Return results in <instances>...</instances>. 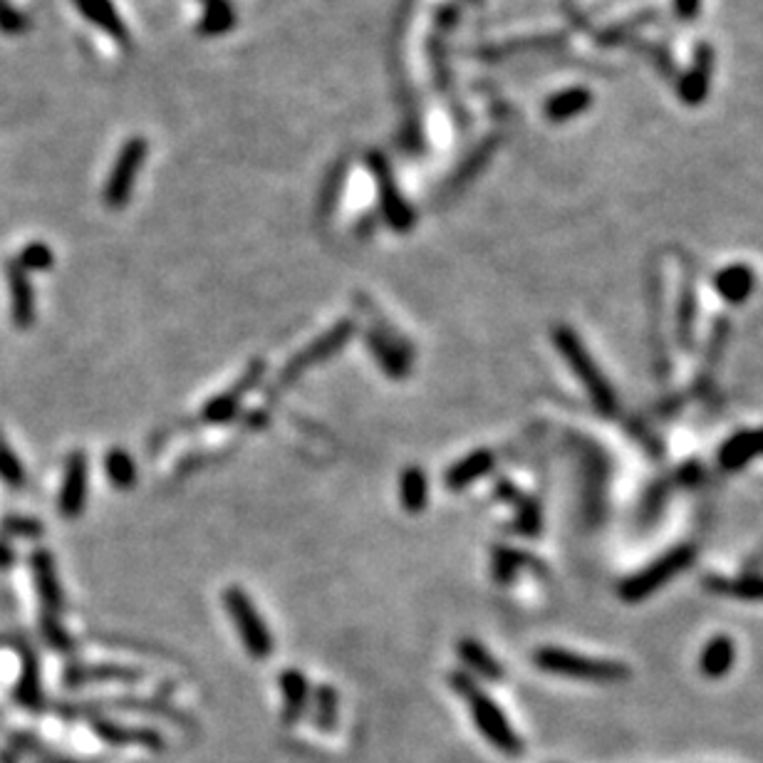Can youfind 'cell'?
I'll use <instances>...</instances> for the list:
<instances>
[{"label":"cell","mask_w":763,"mask_h":763,"mask_svg":"<svg viewBox=\"0 0 763 763\" xmlns=\"http://www.w3.org/2000/svg\"><path fill=\"white\" fill-rule=\"evenodd\" d=\"M449 684L456 694H461V697L466 699L471 716H474L476 729L486 736V741H489L491 746H496L498 751H503V754L508 756L523 754L521 736L513 731L506 714L496 707V702H493L484 689H479V684H476L474 679L466 677L464 672H454L449 677Z\"/></svg>","instance_id":"cell-1"},{"label":"cell","mask_w":763,"mask_h":763,"mask_svg":"<svg viewBox=\"0 0 763 763\" xmlns=\"http://www.w3.org/2000/svg\"><path fill=\"white\" fill-rule=\"evenodd\" d=\"M553 342L558 347L560 355L565 357V362L570 365V370L580 377V382L588 389L590 399H593L595 409L605 417L617 414V394L610 387L607 377L602 375L600 367L595 365V360L590 357V352L585 350L583 340L578 337V332L570 330L568 325H558L553 330Z\"/></svg>","instance_id":"cell-2"},{"label":"cell","mask_w":763,"mask_h":763,"mask_svg":"<svg viewBox=\"0 0 763 763\" xmlns=\"http://www.w3.org/2000/svg\"><path fill=\"white\" fill-rule=\"evenodd\" d=\"M536 667L543 672L560 674V677L583 679L593 684H620L630 679V667L612 659H593L585 654H575L560 647H541L536 654Z\"/></svg>","instance_id":"cell-3"},{"label":"cell","mask_w":763,"mask_h":763,"mask_svg":"<svg viewBox=\"0 0 763 763\" xmlns=\"http://www.w3.org/2000/svg\"><path fill=\"white\" fill-rule=\"evenodd\" d=\"M223 605H226L228 617H231L233 627H236L238 637H241L243 647L253 659H266L273 652V635L268 630L266 620L261 612L256 610L253 600L248 593L238 585H231L223 593Z\"/></svg>","instance_id":"cell-4"},{"label":"cell","mask_w":763,"mask_h":763,"mask_svg":"<svg viewBox=\"0 0 763 763\" xmlns=\"http://www.w3.org/2000/svg\"><path fill=\"white\" fill-rule=\"evenodd\" d=\"M352 337H355V323H352V320H340V323L332 325L323 337L313 340L303 352L290 357V362L283 367V372L278 375V382H275L278 389H288L290 384L298 382L305 372L323 365L330 357H335L337 352L345 350Z\"/></svg>","instance_id":"cell-5"},{"label":"cell","mask_w":763,"mask_h":763,"mask_svg":"<svg viewBox=\"0 0 763 763\" xmlns=\"http://www.w3.org/2000/svg\"><path fill=\"white\" fill-rule=\"evenodd\" d=\"M367 313L372 315V325L367 330V347H370L372 357L377 360V365L382 367L384 375L394 377V380H402L412 370V347L409 342L394 330L382 315H377L375 310L367 308Z\"/></svg>","instance_id":"cell-6"},{"label":"cell","mask_w":763,"mask_h":763,"mask_svg":"<svg viewBox=\"0 0 763 763\" xmlns=\"http://www.w3.org/2000/svg\"><path fill=\"white\" fill-rule=\"evenodd\" d=\"M694 558V550L689 545L682 548L669 550L667 555H662L659 560H654L652 565H647L645 570H640L637 575H630L625 583L620 585V598L625 602H640L647 595H652L654 590H659L662 585H667L669 578H674L677 573H682Z\"/></svg>","instance_id":"cell-7"},{"label":"cell","mask_w":763,"mask_h":763,"mask_svg":"<svg viewBox=\"0 0 763 763\" xmlns=\"http://www.w3.org/2000/svg\"><path fill=\"white\" fill-rule=\"evenodd\" d=\"M147 159V142L142 137H132L117 154V162L112 166V174L107 179L105 201L109 209H124L132 196L134 179Z\"/></svg>","instance_id":"cell-8"},{"label":"cell","mask_w":763,"mask_h":763,"mask_svg":"<svg viewBox=\"0 0 763 763\" xmlns=\"http://www.w3.org/2000/svg\"><path fill=\"white\" fill-rule=\"evenodd\" d=\"M263 375H266V360H253L251 365L246 367L243 377L233 384L231 389L226 392L216 394L214 399H209L204 409H201V422L206 424H228L233 417L238 414V407H241L243 399L248 397L256 384H261Z\"/></svg>","instance_id":"cell-9"},{"label":"cell","mask_w":763,"mask_h":763,"mask_svg":"<svg viewBox=\"0 0 763 763\" xmlns=\"http://www.w3.org/2000/svg\"><path fill=\"white\" fill-rule=\"evenodd\" d=\"M370 169L377 176V189H380V206L382 214L387 218L389 226L399 233L412 231L414 226V211L412 206L404 201V196L399 194V189L394 186L392 171L380 154H370Z\"/></svg>","instance_id":"cell-10"},{"label":"cell","mask_w":763,"mask_h":763,"mask_svg":"<svg viewBox=\"0 0 763 763\" xmlns=\"http://www.w3.org/2000/svg\"><path fill=\"white\" fill-rule=\"evenodd\" d=\"M87 479H90V466H87L85 451H72L67 456L65 476H62L60 496H57V511L62 518L82 516L87 503Z\"/></svg>","instance_id":"cell-11"},{"label":"cell","mask_w":763,"mask_h":763,"mask_svg":"<svg viewBox=\"0 0 763 763\" xmlns=\"http://www.w3.org/2000/svg\"><path fill=\"white\" fill-rule=\"evenodd\" d=\"M714 65H716L714 48H711L709 43H697V48H694L692 67L684 72L677 87L682 102H687L689 107H699L704 100H707L711 77H714Z\"/></svg>","instance_id":"cell-12"},{"label":"cell","mask_w":763,"mask_h":763,"mask_svg":"<svg viewBox=\"0 0 763 763\" xmlns=\"http://www.w3.org/2000/svg\"><path fill=\"white\" fill-rule=\"evenodd\" d=\"M30 573H33V583L35 590H38L43 612L60 615L62 605H65V593H62V585L57 580L53 553L45 548L33 550V555H30Z\"/></svg>","instance_id":"cell-13"},{"label":"cell","mask_w":763,"mask_h":763,"mask_svg":"<svg viewBox=\"0 0 763 763\" xmlns=\"http://www.w3.org/2000/svg\"><path fill=\"white\" fill-rule=\"evenodd\" d=\"M5 278H8L10 285V318H13V325L18 330H30L35 323V293L28 273L13 258L5 266Z\"/></svg>","instance_id":"cell-14"},{"label":"cell","mask_w":763,"mask_h":763,"mask_svg":"<svg viewBox=\"0 0 763 763\" xmlns=\"http://www.w3.org/2000/svg\"><path fill=\"white\" fill-rule=\"evenodd\" d=\"M496 496L503 498V501H511V506L516 508V531L521 536L533 538L541 533L543 528V513H541V503L536 498L526 496L511 484V481H501L496 486Z\"/></svg>","instance_id":"cell-15"},{"label":"cell","mask_w":763,"mask_h":763,"mask_svg":"<svg viewBox=\"0 0 763 763\" xmlns=\"http://www.w3.org/2000/svg\"><path fill=\"white\" fill-rule=\"evenodd\" d=\"M496 459H493V451L489 449H476L471 454H466L464 459H459L456 464L449 466V471L444 474V484L449 491H464L469 489L474 481L484 479L486 474L493 469Z\"/></svg>","instance_id":"cell-16"},{"label":"cell","mask_w":763,"mask_h":763,"mask_svg":"<svg viewBox=\"0 0 763 763\" xmlns=\"http://www.w3.org/2000/svg\"><path fill=\"white\" fill-rule=\"evenodd\" d=\"M142 672L129 667H114V664H70L65 672V682L70 687L82 684H105V682H137Z\"/></svg>","instance_id":"cell-17"},{"label":"cell","mask_w":763,"mask_h":763,"mask_svg":"<svg viewBox=\"0 0 763 763\" xmlns=\"http://www.w3.org/2000/svg\"><path fill=\"white\" fill-rule=\"evenodd\" d=\"M756 454H763V429H751V432H739L731 436L721 446L719 464L729 471L744 469Z\"/></svg>","instance_id":"cell-18"},{"label":"cell","mask_w":763,"mask_h":763,"mask_svg":"<svg viewBox=\"0 0 763 763\" xmlns=\"http://www.w3.org/2000/svg\"><path fill=\"white\" fill-rule=\"evenodd\" d=\"M593 107V92L588 87H568L563 92H555L548 102H545V117L550 122L560 124L568 119L580 117Z\"/></svg>","instance_id":"cell-19"},{"label":"cell","mask_w":763,"mask_h":763,"mask_svg":"<svg viewBox=\"0 0 763 763\" xmlns=\"http://www.w3.org/2000/svg\"><path fill=\"white\" fill-rule=\"evenodd\" d=\"M75 5L92 25L105 30L109 38H114L122 45L129 43V30L124 25V20L119 18L117 10H114L112 0H75Z\"/></svg>","instance_id":"cell-20"},{"label":"cell","mask_w":763,"mask_h":763,"mask_svg":"<svg viewBox=\"0 0 763 763\" xmlns=\"http://www.w3.org/2000/svg\"><path fill=\"white\" fill-rule=\"evenodd\" d=\"M754 271H751L746 263H734V266H726L724 271L716 273L714 278V288L726 303H744L746 298L754 290Z\"/></svg>","instance_id":"cell-21"},{"label":"cell","mask_w":763,"mask_h":763,"mask_svg":"<svg viewBox=\"0 0 763 763\" xmlns=\"http://www.w3.org/2000/svg\"><path fill=\"white\" fill-rule=\"evenodd\" d=\"M280 692H283L285 707H283V721L285 724H295L308 707V679L298 669H288V672L280 674Z\"/></svg>","instance_id":"cell-22"},{"label":"cell","mask_w":763,"mask_h":763,"mask_svg":"<svg viewBox=\"0 0 763 763\" xmlns=\"http://www.w3.org/2000/svg\"><path fill=\"white\" fill-rule=\"evenodd\" d=\"M523 568L541 570V560L533 555L523 553V550L513 548H493L491 553V573L498 585H511V580L521 573Z\"/></svg>","instance_id":"cell-23"},{"label":"cell","mask_w":763,"mask_h":763,"mask_svg":"<svg viewBox=\"0 0 763 763\" xmlns=\"http://www.w3.org/2000/svg\"><path fill=\"white\" fill-rule=\"evenodd\" d=\"M456 652H459L461 662L469 669H474L481 679H489V682H501L503 679V667L481 642L466 637V640H461L459 645H456Z\"/></svg>","instance_id":"cell-24"},{"label":"cell","mask_w":763,"mask_h":763,"mask_svg":"<svg viewBox=\"0 0 763 763\" xmlns=\"http://www.w3.org/2000/svg\"><path fill=\"white\" fill-rule=\"evenodd\" d=\"M15 699L25 709L43 707V687H40V667L38 659L30 650H23V667H20L18 687H15Z\"/></svg>","instance_id":"cell-25"},{"label":"cell","mask_w":763,"mask_h":763,"mask_svg":"<svg viewBox=\"0 0 763 763\" xmlns=\"http://www.w3.org/2000/svg\"><path fill=\"white\" fill-rule=\"evenodd\" d=\"M399 501L407 513H422L429 501V484L427 474L419 466H407L399 476Z\"/></svg>","instance_id":"cell-26"},{"label":"cell","mask_w":763,"mask_h":763,"mask_svg":"<svg viewBox=\"0 0 763 763\" xmlns=\"http://www.w3.org/2000/svg\"><path fill=\"white\" fill-rule=\"evenodd\" d=\"M734 652H736L734 642H731L726 635L711 637L709 645L704 647L702 652V662H699L704 677L709 679L724 677V674L734 667Z\"/></svg>","instance_id":"cell-27"},{"label":"cell","mask_w":763,"mask_h":763,"mask_svg":"<svg viewBox=\"0 0 763 763\" xmlns=\"http://www.w3.org/2000/svg\"><path fill=\"white\" fill-rule=\"evenodd\" d=\"M704 588L711 590V593L731 595V598L756 602V600H763V575H746V578H736V580L707 575V578H704Z\"/></svg>","instance_id":"cell-28"},{"label":"cell","mask_w":763,"mask_h":763,"mask_svg":"<svg viewBox=\"0 0 763 763\" xmlns=\"http://www.w3.org/2000/svg\"><path fill=\"white\" fill-rule=\"evenodd\" d=\"M204 3V18L199 23V33L206 38L223 35L236 25V15L228 0H201Z\"/></svg>","instance_id":"cell-29"},{"label":"cell","mask_w":763,"mask_h":763,"mask_svg":"<svg viewBox=\"0 0 763 763\" xmlns=\"http://www.w3.org/2000/svg\"><path fill=\"white\" fill-rule=\"evenodd\" d=\"M105 471L109 484L117 491H129L137 484V466L124 449H112L105 456Z\"/></svg>","instance_id":"cell-30"},{"label":"cell","mask_w":763,"mask_h":763,"mask_svg":"<svg viewBox=\"0 0 763 763\" xmlns=\"http://www.w3.org/2000/svg\"><path fill=\"white\" fill-rule=\"evenodd\" d=\"M97 734L105 736L107 741H112V744H142V746H152V749H159V736L152 734V731H134V729H122V726H114V724H100L97 721L95 724Z\"/></svg>","instance_id":"cell-31"},{"label":"cell","mask_w":763,"mask_h":763,"mask_svg":"<svg viewBox=\"0 0 763 763\" xmlns=\"http://www.w3.org/2000/svg\"><path fill=\"white\" fill-rule=\"evenodd\" d=\"M15 261L20 263V268H23L25 273H45L50 271V268L55 266V256L53 251L48 248V243H28V246L20 251V256L15 258Z\"/></svg>","instance_id":"cell-32"},{"label":"cell","mask_w":763,"mask_h":763,"mask_svg":"<svg viewBox=\"0 0 763 763\" xmlns=\"http://www.w3.org/2000/svg\"><path fill=\"white\" fill-rule=\"evenodd\" d=\"M315 699V726L323 731H330L337 721V692L332 687H323L315 689L313 694Z\"/></svg>","instance_id":"cell-33"},{"label":"cell","mask_w":763,"mask_h":763,"mask_svg":"<svg viewBox=\"0 0 763 763\" xmlns=\"http://www.w3.org/2000/svg\"><path fill=\"white\" fill-rule=\"evenodd\" d=\"M0 479L10 486V489H23L25 484V469L15 451L10 449L8 441L0 436Z\"/></svg>","instance_id":"cell-34"},{"label":"cell","mask_w":763,"mask_h":763,"mask_svg":"<svg viewBox=\"0 0 763 763\" xmlns=\"http://www.w3.org/2000/svg\"><path fill=\"white\" fill-rule=\"evenodd\" d=\"M40 632H43L45 642L57 652H72V637L67 635V630L62 627V622L57 620V615H48V612H40Z\"/></svg>","instance_id":"cell-35"},{"label":"cell","mask_w":763,"mask_h":763,"mask_svg":"<svg viewBox=\"0 0 763 763\" xmlns=\"http://www.w3.org/2000/svg\"><path fill=\"white\" fill-rule=\"evenodd\" d=\"M0 531H5L13 538H40L45 536V526L38 518L28 516H5L0 521Z\"/></svg>","instance_id":"cell-36"},{"label":"cell","mask_w":763,"mask_h":763,"mask_svg":"<svg viewBox=\"0 0 763 763\" xmlns=\"http://www.w3.org/2000/svg\"><path fill=\"white\" fill-rule=\"evenodd\" d=\"M0 30L8 35H18L25 30V18L8 0H0Z\"/></svg>","instance_id":"cell-37"},{"label":"cell","mask_w":763,"mask_h":763,"mask_svg":"<svg viewBox=\"0 0 763 763\" xmlns=\"http://www.w3.org/2000/svg\"><path fill=\"white\" fill-rule=\"evenodd\" d=\"M694 313H697V300H694L692 290L684 288L682 308H679V327H682V337L687 345H689V332H692V323H694Z\"/></svg>","instance_id":"cell-38"},{"label":"cell","mask_w":763,"mask_h":763,"mask_svg":"<svg viewBox=\"0 0 763 763\" xmlns=\"http://www.w3.org/2000/svg\"><path fill=\"white\" fill-rule=\"evenodd\" d=\"M704 0H672V10L682 23H694L702 15Z\"/></svg>","instance_id":"cell-39"},{"label":"cell","mask_w":763,"mask_h":763,"mask_svg":"<svg viewBox=\"0 0 763 763\" xmlns=\"http://www.w3.org/2000/svg\"><path fill=\"white\" fill-rule=\"evenodd\" d=\"M15 565V553L8 543L0 541V570H10Z\"/></svg>","instance_id":"cell-40"}]
</instances>
